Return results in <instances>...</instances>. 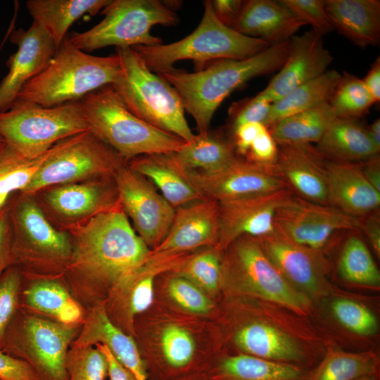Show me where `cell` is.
Here are the masks:
<instances>
[{
    "label": "cell",
    "instance_id": "obj_57",
    "mask_svg": "<svg viewBox=\"0 0 380 380\" xmlns=\"http://www.w3.org/2000/svg\"><path fill=\"white\" fill-rule=\"evenodd\" d=\"M11 194H0V210L7 205L11 198Z\"/></svg>",
    "mask_w": 380,
    "mask_h": 380
},
{
    "label": "cell",
    "instance_id": "obj_38",
    "mask_svg": "<svg viewBox=\"0 0 380 380\" xmlns=\"http://www.w3.org/2000/svg\"><path fill=\"white\" fill-rule=\"evenodd\" d=\"M329 103L336 118L357 120L375 103L362 79L343 72Z\"/></svg>",
    "mask_w": 380,
    "mask_h": 380
},
{
    "label": "cell",
    "instance_id": "obj_16",
    "mask_svg": "<svg viewBox=\"0 0 380 380\" xmlns=\"http://www.w3.org/2000/svg\"><path fill=\"white\" fill-rule=\"evenodd\" d=\"M293 192L289 188L218 202L217 248L222 250L241 236L260 238L274 232L278 208Z\"/></svg>",
    "mask_w": 380,
    "mask_h": 380
},
{
    "label": "cell",
    "instance_id": "obj_31",
    "mask_svg": "<svg viewBox=\"0 0 380 380\" xmlns=\"http://www.w3.org/2000/svg\"><path fill=\"white\" fill-rule=\"evenodd\" d=\"M234 340L248 355L260 358L291 365L303 359L290 336L267 323L253 322L241 327Z\"/></svg>",
    "mask_w": 380,
    "mask_h": 380
},
{
    "label": "cell",
    "instance_id": "obj_41",
    "mask_svg": "<svg viewBox=\"0 0 380 380\" xmlns=\"http://www.w3.org/2000/svg\"><path fill=\"white\" fill-rule=\"evenodd\" d=\"M65 367L69 380H106L108 376L107 358L95 346H71Z\"/></svg>",
    "mask_w": 380,
    "mask_h": 380
},
{
    "label": "cell",
    "instance_id": "obj_5",
    "mask_svg": "<svg viewBox=\"0 0 380 380\" xmlns=\"http://www.w3.org/2000/svg\"><path fill=\"white\" fill-rule=\"evenodd\" d=\"M90 131L125 162L144 155L178 151L186 143L135 116L111 85L80 100Z\"/></svg>",
    "mask_w": 380,
    "mask_h": 380
},
{
    "label": "cell",
    "instance_id": "obj_11",
    "mask_svg": "<svg viewBox=\"0 0 380 380\" xmlns=\"http://www.w3.org/2000/svg\"><path fill=\"white\" fill-rule=\"evenodd\" d=\"M13 228V265L30 262L63 267L72 253V242L64 232L56 229L29 196L10 205Z\"/></svg>",
    "mask_w": 380,
    "mask_h": 380
},
{
    "label": "cell",
    "instance_id": "obj_43",
    "mask_svg": "<svg viewBox=\"0 0 380 380\" xmlns=\"http://www.w3.org/2000/svg\"><path fill=\"white\" fill-rule=\"evenodd\" d=\"M23 274L17 265L8 267L0 275V350L6 330L20 308Z\"/></svg>",
    "mask_w": 380,
    "mask_h": 380
},
{
    "label": "cell",
    "instance_id": "obj_18",
    "mask_svg": "<svg viewBox=\"0 0 380 380\" xmlns=\"http://www.w3.org/2000/svg\"><path fill=\"white\" fill-rule=\"evenodd\" d=\"M10 39L18 48L7 60L8 72L0 82V113L13 105L25 84L46 68L57 50L49 34L34 21L27 30L13 32Z\"/></svg>",
    "mask_w": 380,
    "mask_h": 380
},
{
    "label": "cell",
    "instance_id": "obj_13",
    "mask_svg": "<svg viewBox=\"0 0 380 380\" xmlns=\"http://www.w3.org/2000/svg\"><path fill=\"white\" fill-rule=\"evenodd\" d=\"M226 248H230L228 270L258 295L298 311L308 307V300L274 266L258 238L241 236Z\"/></svg>",
    "mask_w": 380,
    "mask_h": 380
},
{
    "label": "cell",
    "instance_id": "obj_44",
    "mask_svg": "<svg viewBox=\"0 0 380 380\" xmlns=\"http://www.w3.org/2000/svg\"><path fill=\"white\" fill-rule=\"evenodd\" d=\"M336 320L349 331L362 336L372 335L378 328L375 315L365 306L348 298H337L331 303Z\"/></svg>",
    "mask_w": 380,
    "mask_h": 380
},
{
    "label": "cell",
    "instance_id": "obj_24",
    "mask_svg": "<svg viewBox=\"0 0 380 380\" xmlns=\"http://www.w3.org/2000/svg\"><path fill=\"white\" fill-rule=\"evenodd\" d=\"M46 201L58 214L69 219L90 218L119 203L113 177L58 186L46 192Z\"/></svg>",
    "mask_w": 380,
    "mask_h": 380
},
{
    "label": "cell",
    "instance_id": "obj_29",
    "mask_svg": "<svg viewBox=\"0 0 380 380\" xmlns=\"http://www.w3.org/2000/svg\"><path fill=\"white\" fill-rule=\"evenodd\" d=\"M316 148L327 160L350 163L363 162L380 151L357 120L338 118L329 125Z\"/></svg>",
    "mask_w": 380,
    "mask_h": 380
},
{
    "label": "cell",
    "instance_id": "obj_39",
    "mask_svg": "<svg viewBox=\"0 0 380 380\" xmlns=\"http://www.w3.org/2000/svg\"><path fill=\"white\" fill-rule=\"evenodd\" d=\"M48 151L37 158L30 160L4 141L0 145V194H12L15 191H23L44 161Z\"/></svg>",
    "mask_w": 380,
    "mask_h": 380
},
{
    "label": "cell",
    "instance_id": "obj_49",
    "mask_svg": "<svg viewBox=\"0 0 380 380\" xmlns=\"http://www.w3.org/2000/svg\"><path fill=\"white\" fill-rule=\"evenodd\" d=\"M13 228L9 202L0 210V275L13 265Z\"/></svg>",
    "mask_w": 380,
    "mask_h": 380
},
{
    "label": "cell",
    "instance_id": "obj_10",
    "mask_svg": "<svg viewBox=\"0 0 380 380\" xmlns=\"http://www.w3.org/2000/svg\"><path fill=\"white\" fill-rule=\"evenodd\" d=\"M124 159L90 130L63 139L49 151L23 196L87 179L113 177Z\"/></svg>",
    "mask_w": 380,
    "mask_h": 380
},
{
    "label": "cell",
    "instance_id": "obj_7",
    "mask_svg": "<svg viewBox=\"0 0 380 380\" xmlns=\"http://www.w3.org/2000/svg\"><path fill=\"white\" fill-rule=\"evenodd\" d=\"M90 130L80 101L44 107L17 99L0 113V135L25 158H37L58 142Z\"/></svg>",
    "mask_w": 380,
    "mask_h": 380
},
{
    "label": "cell",
    "instance_id": "obj_25",
    "mask_svg": "<svg viewBox=\"0 0 380 380\" xmlns=\"http://www.w3.org/2000/svg\"><path fill=\"white\" fill-rule=\"evenodd\" d=\"M20 308L68 325H82L85 316V310L57 277H35L26 286L23 283Z\"/></svg>",
    "mask_w": 380,
    "mask_h": 380
},
{
    "label": "cell",
    "instance_id": "obj_28",
    "mask_svg": "<svg viewBox=\"0 0 380 380\" xmlns=\"http://www.w3.org/2000/svg\"><path fill=\"white\" fill-rule=\"evenodd\" d=\"M325 9L334 29L356 45L365 48L379 44V0H327Z\"/></svg>",
    "mask_w": 380,
    "mask_h": 380
},
{
    "label": "cell",
    "instance_id": "obj_58",
    "mask_svg": "<svg viewBox=\"0 0 380 380\" xmlns=\"http://www.w3.org/2000/svg\"><path fill=\"white\" fill-rule=\"evenodd\" d=\"M376 375H369L358 378L355 380H376Z\"/></svg>",
    "mask_w": 380,
    "mask_h": 380
},
{
    "label": "cell",
    "instance_id": "obj_46",
    "mask_svg": "<svg viewBox=\"0 0 380 380\" xmlns=\"http://www.w3.org/2000/svg\"><path fill=\"white\" fill-rule=\"evenodd\" d=\"M272 103L259 93L234 103L229 109L230 130L247 122H258L268 128Z\"/></svg>",
    "mask_w": 380,
    "mask_h": 380
},
{
    "label": "cell",
    "instance_id": "obj_56",
    "mask_svg": "<svg viewBox=\"0 0 380 380\" xmlns=\"http://www.w3.org/2000/svg\"><path fill=\"white\" fill-rule=\"evenodd\" d=\"M367 130L372 141L377 148L380 149V120L376 119L374 121L372 124L367 127Z\"/></svg>",
    "mask_w": 380,
    "mask_h": 380
},
{
    "label": "cell",
    "instance_id": "obj_55",
    "mask_svg": "<svg viewBox=\"0 0 380 380\" xmlns=\"http://www.w3.org/2000/svg\"><path fill=\"white\" fill-rule=\"evenodd\" d=\"M363 175L369 184L380 192V158L379 155L360 163Z\"/></svg>",
    "mask_w": 380,
    "mask_h": 380
},
{
    "label": "cell",
    "instance_id": "obj_12",
    "mask_svg": "<svg viewBox=\"0 0 380 380\" xmlns=\"http://www.w3.org/2000/svg\"><path fill=\"white\" fill-rule=\"evenodd\" d=\"M360 230L359 217L329 205L303 199L295 194L278 208L274 231L300 246L319 250L338 232Z\"/></svg>",
    "mask_w": 380,
    "mask_h": 380
},
{
    "label": "cell",
    "instance_id": "obj_21",
    "mask_svg": "<svg viewBox=\"0 0 380 380\" xmlns=\"http://www.w3.org/2000/svg\"><path fill=\"white\" fill-rule=\"evenodd\" d=\"M326 167L329 205L355 217L377 211L380 192L367 180L360 163L326 159Z\"/></svg>",
    "mask_w": 380,
    "mask_h": 380
},
{
    "label": "cell",
    "instance_id": "obj_30",
    "mask_svg": "<svg viewBox=\"0 0 380 380\" xmlns=\"http://www.w3.org/2000/svg\"><path fill=\"white\" fill-rule=\"evenodd\" d=\"M111 0H28L26 6L33 21L51 36L57 49L69 27L85 14L96 15Z\"/></svg>",
    "mask_w": 380,
    "mask_h": 380
},
{
    "label": "cell",
    "instance_id": "obj_36",
    "mask_svg": "<svg viewBox=\"0 0 380 380\" xmlns=\"http://www.w3.org/2000/svg\"><path fill=\"white\" fill-rule=\"evenodd\" d=\"M377 367V357L372 353L332 351L310 374L308 380H355L376 375Z\"/></svg>",
    "mask_w": 380,
    "mask_h": 380
},
{
    "label": "cell",
    "instance_id": "obj_52",
    "mask_svg": "<svg viewBox=\"0 0 380 380\" xmlns=\"http://www.w3.org/2000/svg\"><path fill=\"white\" fill-rule=\"evenodd\" d=\"M360 230L364 232L374 251L380 255V218L378 211L359 217Z\"/></svg>",
    "mask_w": 380,
    "mask_h": 380
},
{
    "label": "cell",
    "instance_id": "obj_37",
    "mask_svg": "<svg viewBox=\"0 0 380 380\" xmlns=\"http://www.w3.org/2000/svg\"><path fill=\"white\" fill-rule=\"evenodd\" d=\"M338 270L346 281L365 286H377L380 272L364 241L356 235L350 236L341 251Z\"/></svg>",
    "mask_w": 380,
    "mask_h": 380
},
{
    "label": "cell",
    "instance_id": "obj_33",
    "mask_svg": "<svg viewBox=\"0 0 380 380\" xmlns=\"http://www.w3.org/2000/svg\"><path fill=\"white\" fill-rule=\"evenodd\" d=\"M341 77L336 70H328L272 103L268 128L284 118L329 103Z\"/></svg>",
    "mask_w": 380,
    "mask_h": 380
},
{
    "label": "cell",
    "instance_id": "obj_20",
    "mask_svg": "<svg viewBox=\"0 0 380 380\" xmlns=\"http://www.w3.org/2000/svg\"><path fill=\"white\" fill-rule=\"evenodd\" d=\"M274 169L298 196L329 205L326 158L312 144H278Z\"/></svg>",
    "mask_w": 380,
    "mask_h": 380
},
{
    "label": "cell",
    "instance_id": "obj_22",
    "mask_svg": "<svg viewBox=\"0 0 380 380\" xmlns=\"http://www.w3.org/2000/svg\"><path fill=\"white\" fill-rule=\"evenodd\" d=\"M106 345L115 359L137 380H148L145 363L131 336L115 325L108 317L103 304L85 310L79 334L71 346Z\"/></svg>",
    "mask_w": 380,
    "mask_h": 380
},
{
    "label": "cell",
    "instance_id": "obj_53",
    "mask_svg": "<svg viewBox=\"0 0 380 380\" xmlns=\"http://www.w3.org/2000/svg\"><path fill=\"white\" fill-rule=\"evenodd\" d=\"M95 346L99 348L107 358L109 380H137L134 376L115 359L106 345L97 343Z\"/></svg>",
    "mask_w": 380,
    "mask_h": 380
},
{
    "label": "cell",
    "instance_id": "obj_19",
    "mask_svg": "<svg viewBox=\"0 0 380 380\" xmlns=\"http://www.w3.org/2000/svg\"><path fill=\"white\" fill-rule=\"evenodd\" d=\"M284 63L259 94L274 103L294 89L324 73L333 56L324 46L322 36L310 30L289 39Z\"/></svg>",
    "mask_w": 380,
    "mask_h": 380
},
{
    "label": "cell",
    "instance_id": "obj_15",
    "mask_svg": "<svg viewBox=\"0 0 380 380\" xmlns=\"http://www.w3.org/2000/svg\"><path fill=\"white\" fill-rule=\"evenodd\" d=\"M182 169L202 196L217 202L289 188L274 167L260 165L240 156L213 172Z\"/></svg>",
    "mask_w": 380,
    "mask_h": 380
},
{
    "label": "cell",
    "instance_id": "obj_42",
    "mask_svg": "<svg viewBox=\"0 0 380 380\" xmlns=\"http://www.w3.org/2000/svg\"><path fill=\"white\" fill-rule=\"evenodd\" d=\"M217 248L199 253L185 261L180 275L206 291L217 289L222 278V260Z\"/></svg>",
    "mask_w": 380,
    "mask_h": 380
},
{
    "label": "cell",
    "instance_id": "obj_48",
    "mask_svg": "<svg viewBox=\"0 0 380 380\" xmlns=\"http://www.w3.org/2000/svg\"><path fill=\"white\" fill-rule=\"evenodd\" d=\"M277 154L278 144L265 127L253 139L243 158L260 165L274 167Z\"/></svg>",
    "mask_w": 380,
    "mask_h": 380
},
{
    "label": "cell",
    "instance_id": "obj_3",
    "mask_svg": "<svg viewBox=\"0 0 380 380\" xmlns=\"http://www.w3.org/2000/svg\"><path fill=\"white\" fill-rule=\"evenodd\" d=\"M120 70L116 53L96 56L76 47L68 37L58 47L46 68L25 84L18 99L44 107L80 101L111 85Z\"/></svg>",
    "mask_w": 380,
    "mask_h": 380
},
{
    "label": "cell",
    "instance_id": "obj_54",
    "mask_svg": "<svg viewBox=\"0 0 380 380\" xmlns=\"http://www.w3.org/2000/svg\"><path fill=\"white\" fill-rule=\"evenodd\" d=\"M362 82L372 96L374 103L380 101V58L378 57L372 64Z\"/></svg>",
    "mask_w": 380,
    "mask_h": 380
},
{
    "label": "cell",
    "instance_id": "obj_17",
    "mask_svg": "<svg viewBox=\"0 0 380 380\" xmlns=\"http://www.w3.org/2000/svg\"><path fill=\"white\" fill-rule=\"evenodd\" d=\"M219 205L205 198L175 208L170 229L161 242L150 251L146 262L162 260L203 246H217Z\"/></svg>",
    "mask_w": 380,
    "mask_h": 380
},
{
    "label": "cell",
    "instance_id": "obj_4",
    "mask_svg": "<svg viewBox=\"0 0 380 380\" xmlns=\"http://www.w3.org/2000/svg\"><path fill=\"white\" fill-rule=\"evenodd\" d=\"M115 53L120 70L111 86L129 110L158 129L192 141L196 134L187 123L176 89L151 71L132 48H116Z\"/></svg>",
    "mask_w": 380,
    "mask_h": 380
},
{
    "label": "cell",
    "instance_id": "obj_2",
    "mask_svg": "<svg viewBox=\"0 0 380 380\" xmlns=\"http://www.w3.org/2000/svg\"><path fill=\"white\" fill-rule=\"evenodd\" d=\"M289 49L288 40L271 45L248 58L214 61L194 72L173 67L158 75L178 92L184 110L195 120L198 134L205 135L222 101L251 79L279 70Z\"/></svg>",
    "mask_w": 380,
    "mask_h": 380
},
{
    "label": "cell",
    "instance_id": "obj_59",
    "mask_svg": "<svg viewBox=\"0 0 380 380\" xmlns=\"http://www.w3.org/2000/svg\"><path fill=\"white\" fill-rule=\"evenodd\" d=\"M4 139L3 138L1 137V136L0 135V145L4 143Z\"/></svg>",
    "mask_w": 380,
    "mask_h": 380
},
{
    "label": "cell",
    "instance_id": "obj_26",
    "mask_svg": "<svg viewBox=\"0 0 380 380\" xmlns=\"http://www.w3.org/2000/svg\"><path fill=\"white\" fill-rule=\"evenodd\" d=\"M258 239L267 256L291 284L306 291L319 289L322 269L315 250L296 244L275 231Z\"/></svg>",
    "mask_w": 380,
    "mask_h": 380
},
{
    "label": "cell",
    "instance_id": "obj_34",
    "mask_svg": "<svg viewBox=\"0 0 380 380\" xmlns=\"http://www.w3.org/2000/svg\"><path fill=\"white\" fill-rule=\"evenodd\" d=\"M172 155L179 165L185 170L203 172L217 170L236 160V154L231 139L210 133L196 134Z\"/></svg>",
    "mask_w": 380,
    "mask_h": 380
},
{
    "label": "cell",
    "instance_id": "obj_50",
    "mask_svg": "<svg viewBox=\"0 0 380 380\" xmlns=\"http://www.w3.org/2000/svg\"><path fill=\"white\" fill-rule=\"evenodd\" d=\"M0 380H38V378L27 362L0 350Z\"/></svg>",
    "mask_w": 380,
    "mask_h": 380
},
{
    "label": "cell",
    "instance_id": "obj_1",
    "mask_svg": "<svg viewBox=\"0 0 380 380\" xmlns=\"http://www.w3.org/2000/svg\"><path fill=\"white\" fill-rule=\"evenodd\" d=\"M72 242L63 279L84 310L101 304L103 291L138 272L151 251L120 203L89 218L75 230Z\"/></svg>",
    "mask_w": 380,
    "mask_h": 380
},
{
    "label": "cell",
    "instance_id": "obj_47",
    "mask_svg": "<svg viewBox=\"0 0 380 380\" xmlns=\"http://www.w3.org/2000/svg\"><path fill=\"white\" fill-rule=\"evenodd\" d=\"M298 19L324 36L334 30L325 9L324 0H280Z\"/></svg>",
    "mask_w": 380,
    "mask_h": 380
},
{
    "label": "cell",
    "instance_id": "obj_27",
    "mask_svg": "<svg viewBox=\"0 0 380 380\" xmlns=\"http://www.w3.org/2000/svg\"><path fill=\"white\" fill-rule=\"evenodd\" d=\"M128 166L151 181L174 208L205 198L186 178L172 153L140 156Z\"/></svg>",
    "mask_w": 380,
    "mask_h": 380
},
{
    "label": "cell",
    "instance_id": "obj_6",
    "mask_svg": "<svg viewBox=\"0 0 380 380\" xmlns=\"http://www.w3.org/2000/svg\"><path fill=\"white\" fill-rule=\"evenodd\" d=\"M267 42L245 36L222 24L215 16L210 0L204 1L202 19L194 31L182 39L156 46L132 47L153 72L160 74L179 61L191 60L197 70L220 59L242 60L268 48Z\"/></svg>",
    "mask_w": 380,
    "mask_h": 380
},
{
    "label": "cell",
    "instance_id": "obj_35",
    "mask_svg": "<svg viewBox=\"0 0 380 380\" xmlns=\"http://www.w3.org/2000/svg\"><path fill=\"white\" fill-rule=\"evenodd\" d=\"M329 103L302 111L274 124L270 132L277 144L317 143L336 118Z\"/></svg>",
    "mask_w": 380,
    "mask_h": 380
},
{
    "label": "cell",
    "instance_id": "obj_45",
    "mask_svg": "<svg viewBox=\"0 0 380 380\" xmlns=\"http://www.w3.org/2000/svg\"><path fill=\"white\" fill-rule=\"evenodd\" d=\"M167 290L176 303L190 312L206 314L212 308L211 300L200 287L183 277L171 278L167 282Z\"/></svg>",
    "mask_w": 380,
    "mask_h": 380
},
{
    "label": "cell",
    "instance_id": "obj_9",
    "mask_svg": "<svg viewBox=\"0 0 380 380\" xmlns=\"http://www.w3.org/2000/svg\"><path fill=\"white\" fill-rule=\"evenodd\" d=\"M101 13L105 17L99 23L84 32H74L68 37L84 52L108 46L132 48L159 45L163 42L151 34L152 27L178 23L172 9L158 0H111Z\"/></svg>",
    "mask_w": 380,
    "mask_h": 380
},
{
    "label": "cell",
    "instance_id": "obj_8",
    "mask_svg": "<svg viewBox=\"0 0 380 380\" xmlns=\"http://www.w3.org/2000/svg\"><path fill=\"white\" fill-rule=\"evenodd\" d=\"M81 326L64 324L20 308L6 330L1 350L27 362L38 380H69L67 353Z\"/></svg>",
    "mask_w": 380,
    "mask_h": 380
},
{
    "label": "cell",
    "instance_id": "obj_32",
    "mask_svg": "<svg viewBox=\"0 0 380 380\" xmlns=\"http://www.w3.org/2000/svg\"><path fill=\"white\" fill-rule=\"evenodd\" d=\"M300 366L271 361L248 354L227 356L215 371V380H308Z\"/></svg>",
    "mask_w": 380,
    "mask_h": 380
},
{
    "label": "cell",
    "instance_id": "obj_23",
    "mask_svg": "<svg viewBox=\"0 0 380 380\" xmlns=\"http://www.w3.org/2000/svg\"><path fill=\"white\" fill-rule=\"evenodd\" d=\"M305 25L281 1L248 0L232 28L271 46L289 40Z\"/></svg>",
    "mask_w": 380,
    "mask_h": 380
},
{
    "label": "cell",
    "instance_id": "obj_51",
    "mask_svg": "<svg viewBox=\"0 0 380 380\" xmlns=\"http://www.w3.org/2000/svg\"><path fill=\"white\" fill-rule=\"evenodd\" d=\"M210 3L217 18L224 25L232 27L238 18L243 1L213 0Z\"/></svg>",
    "mask_w": 380,
    "mask_h": 380
},
{
    "label": "cell",
    "instance_id": "obj_14",
    "mask_svg": "<svg viewBox=\"0 0 380 380\" xmlns=\"http://www.w3.org/2000/svg\"><path fill=\"white\" fill-rule=\"evenodd\" d=\"M113 178L120 205L134 229L148 246L156 247L170 229L175 208L149 180L128 165L120 167Z\"/></svg>",
    "mask_w": 380,
    "mask_h": 380
},
{
    "label": "cell",
    "instance_id": "obj_40",
    "mask_svg": "<svg viewBox=\"0 0 380 380\" xmlns=\"http://www.w3.org/2000/svg\"><path fill=\"white\" fill-rule=\"evenodd\" d=\"M161 350L165 368L170 373H179L191 366L195 354V342L184 328L167 326L162 332Z\"/></svg>",
    "mask_w": 380,
    "mask_h": 380
}]
</instances>
